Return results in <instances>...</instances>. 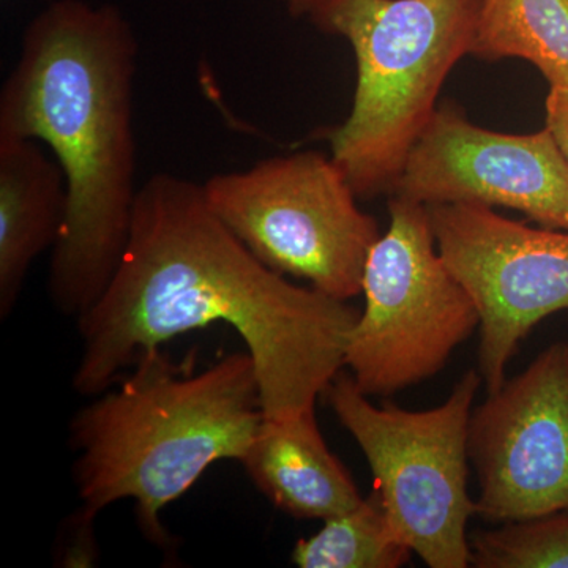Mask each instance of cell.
<instances>
[{
  "instance_id": "obj_1",
  "label": "cell",
  "mask_w": 568,
  "mask_h": 568,
  "mask_svg": "<svg viewBox=\"0 0 568 568\" xmlns=\"http://www.w3.org/2000/svg\"><path fill=\"white\" fill-rule=\"evenodd\" d=\"M361 312L265 265L209 207L203 183L171 173L140 186L106 290L78 317L73 388L100 395L175 336L222 323L252 355L265 418L315 409L345 368Z\"/></svg>"
},
{
  "instance_id": "obj_2",
  "label": "cell",
  "mask_w": 568,
  "mask_h": 568,
  "mask_svg": "<svg viewBox=\"0 0 568 568\" xmlns=\"http://www.w3.org/2000/svg\"><path fill=\"white\" fill-rule=\"evenodd\" d=\"M138 40L112 3L54 0L24 29L0 91V138L39 141L65 174L69 209L52 248V304L80 317L110 284L136 203Z\"/></svg>"
},
{
  "instance_id": "obj_3",
  "label": "cell",
  "mask_w": 568,
  "mask_h": 568,
  "mask_svg": "<svg viewBox=\"0 0 568 568\" xmlns=\"http://www.w3.org/2000/svg\"><path fill=\"white\" fill-rule=\"evenodd\" d=\"M263 420L248 353L226 355L197 373L175 365L162 349L145 353L121 386L71 418L81 506L99 515L133 500L144 537L168 547L164 508L215 463L242 462Z\"/></svg>"
},
{
  "instance_id": "obj_4",
  "label": "cell",
  "mask_w": 568,
  "mask_h": 568,
  "mask_svg": "<svg viewBox=\"0 0 568 568\" xmlns=\"http://www.w3.org/2000/svg\"><path fill=\"white\" fill-rule=\"evenodd\" d=\"M481 0H325L324 33L349 41L353 110L328 133L332 159L358 200L392 194L437 111L448 74L473 51Z\"/></svg>"
},
{
  "instance_id": "obj_5",
  "label": "cell",
  "mask_w": 568,
  "mask_h": 568,
  "mask_svg": "<svg viewBox=\"0 0 568 568\" xmlns=\"http://www.w3.org/2000/svg\"><path fill=\"white\" fill-rule=\"evenodd\" d=\"M481 383L480 372H467L426 410L375 406L343 372L324 394L364 452L396 536L432 568L470 566L469 422Z\"/></svg>"
},
{
  "instance_id": "obj_6",
  "label": "cell",
  "mask_w": 568,
  "mask_h": 568,
  "mask_svg": "<svg viewBox=\"0 0 568 568\" xmlns=\"http://www.w3.org/2000/svg\"><path fill=\"white\" fill-rule=\"evenodd\" d=\"M209 207L265 265L349 301L362 294L379 224L345 171L316 151L268 156L203 183Z\"/></svg>"
},
{
  "instance_id": "obj_7",
  "label": "cell",
  "mask_w": 568,
  "mask_h": 568,
  "mask_svg": "<svg viewBox=\"0 0 568 568\" xmlns=\"http://www.w3.org/2000/svg\"><path fill=\"white\" fill-rule=\"evenodd\" d=\"M388 213L387 233L366 260L365 306L345 353V366L368 396H390L435 376L480 327L473 297L437 250L428 207L392 196Z\"/></svg>"
},
{
  "instance_id": "obj_8",
  "label": "cell",
  "mask_w": 568,
  "mask_h": 568,
  "mask_svg": "<svg viewBox=\"0 0 568 568\" xmlns=\"http://www.w3.org/2000/svg\"><path fill=\"white\" fill-rule=\"evenodd\" d=\"M428 211L437 250L480 315L478 372L489 394L530 331L568 312V231L514 222L484 204Z\"/></svg>"
},
{
  "instance_id": "obj_9",
  "label": "cell",
  "mask_w": 568,
  "mask_h": 568,
  "mask_svg": "<svg viewBox=\"0 0 568 568\" xmlns=\"http://www.w3.org/2000/svg\"><path fill=\"white\" fill-rule=\"evenodd\" d=\"M469 459L485 521L568 511V343L547 347L473 410Z\"/></svg>"
},
{
  "instance_id": "obj_10",
  "label": "cell",
  "mask_w": 568,
  "mask_h": 568,
  "mask_svg": "<svg viewBox=\"0 0 568 568\" xmlns=\"http://www.w3.org/2000/svg\"><path fill=\"white\" fill-rule=\"evenodd\" d=\"M390 196L426 207L514 209L540 226L568 231V164L551 133L493 132L450 103L437 108Z\"/></svg>"
},
{
  "instance_id": "obj_11",
  "label": "cell",
  "mask_w": 568,
  "mask_h": 568,
  "mask_svg": "<svg viewBox=\"0 0 568 568\" xmlns=\"http://www.w3.org/2000/svg\"><path fill=\"white\" fill-rule=\"evenodd\" d=\"M69 209L65 174L39 141L0 138V317L13 312L37 257L54 248Z\"/></svg>"
},
{
  "instance_id": "obj_12",
  "label": "cell",
  "mask_w": 568,
  "mask_h": 568,
  "mask_svg": "<svg viewBox=\"0 0 568 568\" xmlns=\"http://www.w3.org/2000/svg\"><path fill=\"white\" fill-rule=\"evenodd\" d=\"M241 463L254 487L294 518L325 521L362 500L353 477L325 444L315 409L286 420L264 417Z\"/></svg>"
},
{
  "instance_id": "obj_13",
  "label": "cell",
  "mask_w": 568,
  "mask_h": 568,
  "mask_svg": "<svg viewBox=\"0 0 568 568\" xmlns=\"http://www.w3.org/2000/svg\"><path fill=\"white\" fill-rule=\"evenodd\" d=\"M470 54L523 59L549 88H568V0H481Z\"/></svg>"
},
{
  "instance_id": "obj_14",
  "label": "cell",
  "mask_w": 568,
  "mask_h": 568,
  "mask_svg": "<svg viewBox=\"0 0 568 568\" xmlns=\"http://www.w3.org/2000/svg\"><path fill=\"white\" fill-rule=\"evenodd\" d=\"M410 555L373 489L351 510L325 519L323 529L295 541L293 562L301 568H398Z\"/></svg>"
},
{
  "instance_id": "obj_15",
  "label": "cell",
  "mask_w": 568,
  "mask_h": 568,
  "mask_svg": "<svg viewBox=\"0 0 568 568\" xmlns=\"http://www.w3.org/2000/svg\"><path fill=\"white\" fill-rule=\"evenodd\" d=\"M469 536L477 568H568V511L503 523Z\"/></svg>"
},
{
  "instance_id": "obj_16",
  "label": "cell",
  "mask_w": 568,
  "mask_h": 568,
  "mask_svg": "<svg viewBox=\"0 0 568 568\" xmlns=\"http://www.w3.org/2000/svg\"><path fill=\"white\" fill-rule=\"evenodd\" d=\"M99 515L82 507L63 526L59 562L63 567H93L99 560L95 519Z\"/></svg>"
},
{
  "instance_id": "obj_17",
  "label": "cell",
  "mask_w": 568,
  "mask_h": 568,
  "mask_svg": "<svg viewBox=\"0 0 568 568\" xmlns=\"http://www.w3.org/2000/svg\"><path fill=\"white\" fill-rule=\"evenodd\" d=\"M547 126L568 164V88L551 85L545 102Z\"/></svg>"
},
{
  "instance_id": "obj_18",
  "label": "cell",
  "mask_w": 568,
  "mask_h": 568,
  "mask_svg": "<svg viewBox=\"0 0 568 568\" xmlns=\"http://www.w3.org/2000/svg\"><path fill=\"white\" fill-rule=\"evenodd\" d=\"M287 11L293 18H308L312 20L313 14L325 2V0H284Z\"/></svg>"
}]
</instances>
